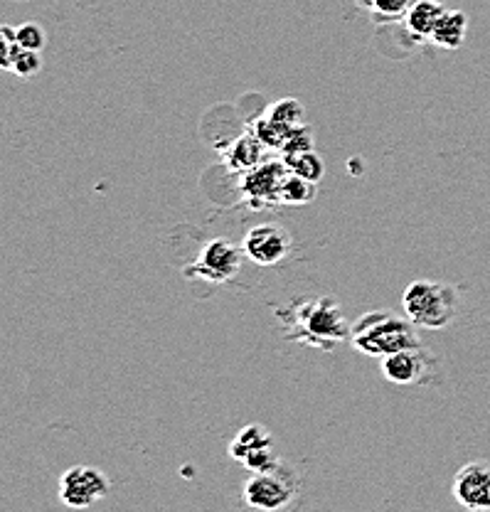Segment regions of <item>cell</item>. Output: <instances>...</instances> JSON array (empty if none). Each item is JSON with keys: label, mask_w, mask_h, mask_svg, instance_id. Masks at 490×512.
I'll list each match as a JSON object with an SVG mask.
<instances>
[{"label": "cell", "mask_w": 490, "mask_h": 512, "mask_svg": "<svg viewBox=\"0 0 490 512\" xmlns=\"http://www.w3.org/2000/svg\"><path fill=\"white\" fill-rule=\"evenodd\" d=\"M242 254L237 244L227 242V239H210L197 254V259L190 266H185V279H202L210 284H225L239 274L242 266Z\"/></svg>", "instance_id": "5"}, {"label": "cell", "mask_w": 490, "mask_h": 512, "mask_svg": "<svg viewBox=\"0 0 490 512\" xmlns=\"http://www.w3.org/2000/svg\"><path fill=\"white\" fill-rule=\"evenodd\" d=\"M15 37H18V45L23 47V50H37L42 52L45 50V30H42V25L37 23H23L20 28H15Z\"/></svg>", "instance_id": "23"}, {"label": "cell", "mask_w": 490, "mask_h": 512, "mask_svg": "<svg viewBox=\"0 0 490 512\" xmlns=\"http://www.w3.org/2000/svg\"><path fill=\"white\" fill-rule=\"evenodd\" d=\"M454 498L466 510H490V463L473 461L456 473Z\"/></svg>", "instance_id": "9"}, {"label": "cell", "mask_w": 490, "mask_h": 512, "mask_svg": "<svg viewBox=\"0 0 490 512\" xmlns=\"http://www.w3.org/2000/svg\"><path fill=\"white\" fill-rule=\"evenodd\" d=\"M402 308L417 328L441 330L451 325L458 311V293L451 284L434 279H419L407 286Z\"/></svg>", "instance_id": "3"}, {"label": "cell", "mask_w": 490, "mask_h": 512, "mask_svg": "<svg viewBox=\"0 0 490 512\" xmlns=\"http://www.w3.org/2000/svg\"><path fill=\"white\" fill-rule=\"evenodd\" d=\"M355 3H358L362 10H367V8H370V0H355Z\"/></svg>", "instance_id": "25"}, {"label": "cell", "mask_w": 490, "mask_h": 512, "mask_svg": "<svg viewBox=\"0 0 490 512\" xmlns=\"http://www.w3.org/2000/svg\"><path fill=\"white\" fill-rule=\"evenodd\" d=\"M444 5L439 3V0H414L412 8L407 10V15H404V25H407V30L412 32L417 40H429L431 32H434L436 23H439V18L444 15Z\"/></svg>", "instance_id": "12"}, {"label": "cell", "mask_w": 490, "mask_h": 512, "mask_svg": "<svg viewBox=\"0 0 490 512\" xmlns=\"http://www.w3.org/2000/svg\"><path fill=\"white\" fill-rule=\"evenodd\" d=\"M286 340H298L318 350H333L350 338V325L345 323L338 301L330 296L303 298L276 311Z\"/></svg>", "instance_id": "1"}, {"label": "cell", "mask_w": 490, "mask_h": 512, "mask_svg": "<svg viewBox=\"0 0 490 512\" xmlns=\"http://www.w3.org/2000/svg\"><path fill=\"white\" fill-rule=\"evenodd\" d=\"M266 116H271V119H276L279 124L289 128L306 124V109H303L301 101L294 99V96H286V99L274 101V104L266 109Z\"/></svg>", "instance_id": "17"}, {"label": "cell", "mask_w": 490, "mask_h": 512, "mask_svg": "<svg viewBox=\"0 0 490 512\" xmlns=\"http://www.w3.org/2000/svg\"><path fill=\"white\" fill-rule=\"evenodd\" d=\"M40 69H42V52L23 50V47H20L18 55H15V60H13V67H10V72L18 74L20 79H33Z\"/></svg>", "instance_id": "21"}, {"label": "cell", "mask_w": 490, "mask_h": 512, "mask_svg": "<svg viewBox=\"0 0 490 512\" xmlns=\"http://www.w3.org/2000/svg\"><path fill=\"white\" fill-rule=\"evenodd\" d=\"M281 160H284L286 168H289L291 173L313 180V183H321L323 175H326V165H323V158L318 156L316 151H303V153H294V156H281Z\"/></svg>", "instance_id": "15"}, {"label": "cell", "mask_w": 490, "mask_h": 512, "mask_svg": "<svg viewBox=\"0 0 490 512\" xmlns=\"http://www.w3.org/2000/svg\"><path fill=\"white\" fill-rule=\"evenodd\" d=\"M355 350L370 357H387L392 352L422 348L417 325L409 318H399L392 311H370L350 328Z\"/></svg>", "instance_id": "2"}, {"label": "cell", "mask_w": 490, "mask_h": 512, "mask_svg": "<svg viewBox=\"0 0 490 512\" xmlns=\"http://www.w3.org/2000/svg\"><path fill=\"white\" fill-rule=\"evenodd\" d=\"M286 173L289 168L284 160H264L257 168L244 173L239 190H242L244 200L252 202V207H259V210L274 207L281 202V183H284Z\"/></svg>", "instance_id": "7"}, {"label": "cell", "mask_w": 490, "mask_h": 512, "mask_svg": "<svg viewBox=\"0 0 490 512\" xmlns=\"http://www.w3.org/2000/svg\"><path fill=\"white\" fill-rule=\"evenodd\" d=\"M289 131H291L289 126L279 124V121L271 119V116H266V114L259 121H254V126H252L254 136H257L259 141L269 148V151H281V146H284Z\"/></svg>", "instance_id": "18"}, {"label": "cell", "mask_w": 490, "mask_h": 512, "mask_svg": "<svg viewBox=\"0 0 490 512\" xmlns=\"http://www.w3.org/2000/svg\"><path fill=\"white\" fill-rule=\"evenodd\" d=\"M266 446H274V439H271L269 429L262 424H249L237 431V436H234L232 444H229V456H232L234 461L242 463V458L247 456V453L257 451V448H266Z\"/></svg>", "instance_id": "14"}, {"label": "cell", "mask_w": 490, "mask_h": 512, "mask_svg": "<svg viewBox=\"0 0 490 512\" xmlns=\"http://www.w3.org/2000/svg\"><path fill=\"white\" fill-rule=\"evenodd\" d=\"M298 493V480L284 463L274 471L254 473L244 485V503L254 510H284L294 503Z\"/></svg>", "instance_id": "4"}, {"label": "cell", "mask_w": 490, "mask_h": 512, "mask_svg": "<svg viewBox=\"0 0 490 512\" xmlns=\"http://www.w3.org/2000/svg\"><path fill=\"white\" fill-rule=\"evenodd\" d=\"M18 50L20 45H18V37H15V28H10V25H0V69L10 72Z\"/></svg>", "instance_id": "24"}, {"label": "cell", "mask_w": 490, "mask_h": 512, "mask_svg": "<svg viewBox=\"0 0 490 512\" xmlns=\"http://www.w3.org/2000/svg\"><path fill=\"white\" fill-rule=\"evenodd\" d=\"M316 185L313 180L301 178L296 173H286L284 183H281V202L284 205H308L316 197Z\"/></svg>", "instance_id": "16"}, {"label": "cell", "mask_w": 490, "mask_h": 512, "mask_svg": "<svg viewBox=\"0 0 490 512\" xmlns=\"http://www.w3.org/2000/svg\"><path fill=\"white\" fill-rule=\"evenodd\" d=\"M244 256L259 266H276L291 252V234L281 224H257L247 232L242 242Z\"/></svg>", "instance_id": "8"}, {"label": "cell", "mask_w": 490, "mask_h": 512, "mask_svg": "<svg viewBox=\"0 0 490 512\" xmlns=\"http://www.w3.org/2000/svg\"><path fill=\"white\" fill-rule=\"evenodd\" d=\"M303 151H316V141H313V131L311 126L301 124L294 126L286 136L284 146H281V156H294V153H303Z\"/></svg>", "instance_id": "19"}, {"label": "cell", "mask_w": 490, "mask_h": 512, "mask_svg": "<svg viewBox=\"0 0 490 512\" xmlns=\"http://www.w3.org/2000/svg\"><path fill=\"white\" fill-rule=\"evenodd\" d=\"M466 30H468L466 13L446 8L444 15L439 18V23H436L434 32H431L429 42H434V45L441 47V50H458V47L463 45V40H466Z\"/></svg>", "instance_id": "13"}, {"label": "cell", "mask_w": 490, "mask_h": 512, "mask_svg": "<svg viewBox=\"0 0 490 512\" xmlns=\"http://www.w3.org/2000/svg\"><path fill=\"white\" fill-rule=\"evenodd\" d=\"M279 458H276L274 446H266V448H257V451L247 453L242 458V466L252 473H264V471H274L279 466Z\"/></svg>", "instance_id": "22"}, {"label": "cell", "mask_w": 490, "mask_h": 512, "mask_svg": "<svg viewBox=\"0 0 490 512\" xmlns=\"http://www.w3.org/2000/svg\"><path fill=\"white\" fill-rule=\"evenodd\" d=\"M109 478L94 466H74L62 473L60 500L72 510H87L109 495Z\"/></svg>", "instance_id": "6"}, {"label": "cell", "mask_w": 490, "mask_h": 512, "mask_svg": "<svg viewBox=\"0 0 490 512\" xmlns=\"http://www.w3.org/2000/svg\"><path fill=\"white\" fill-rule=\"evenodd\" d=\"M414 0H370V8L367 13H372L375 18H380L382 23H392L407 15V10L412 8Z\"/></svg>", "instance_id": "20"}, {"label": "cell", "mask_w": 490, "mask_h": 512, "mask_svg": "<svg viewBox=\"0 0 490 512\" xmlns=\"http://www.w3.org/2000/svg\"><path fill=\"white\" fill-rule=\"evenodd\" d=\"M266 151H269V148H266L254 133H244V136H239L237 141L227 148L225 165L232 170V173L244 175L247 170L257 168L259 163H264Z\"/></svg>", "instance_id": "11"}, {"label": "cell", "mask_w": 490, "mask_h": 512, "mask_svg": "<svg viewBox=\"0 0 490 512\" xmlns=\"http://www.w3.org/2000/svg\"><path fill=\"white\" fill-rule=\"evenodd\" d=\"M431 370L429 352L422 348H409L382 357V375L392 384H424Z\"/></svg>", "instance_id": "10"}]
</instances>
